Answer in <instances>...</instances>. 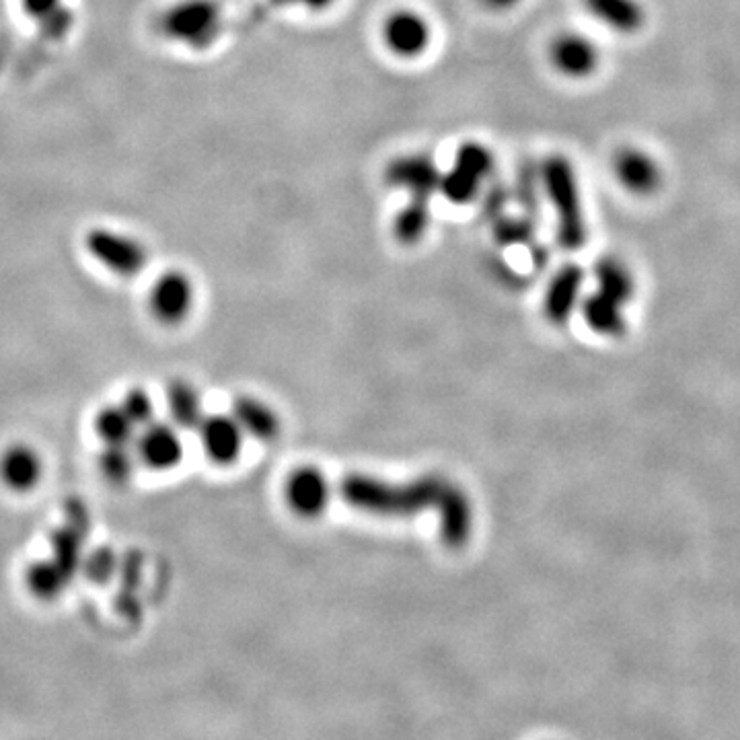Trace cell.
Wrapping results in <instances>:
<instances>
[{
  "label": "cell",
  "mask_w": 740,
  "mask_h": 740,
  "mask_svg": "<svg viewBox=\"0 0 740 740\" xmlns=\"http://www.w3.org/2000/svg\"><path fill=\"white\" fill-rule=\"evenodd\" d=\"M449 482L426 475L409 484H389L371 475H347L340 484V496L361 513L383 518H408L428 508H439Z\"/></svg>",
  "instance_id": "obj_1"
},
{
  "label": "cell",
  "mask_w": 740,
  "mask_h": 740,
  "mask_svg": "<svg viewBox=\"0 0 740 740\" xmlns=\"http://www.w3.org/2000/svg\"><path fill=\"white\" fill-rule=\"evenodd\" d=\"M539 183L556 216V237L566 251H580L589 239L578 173L568 157L549 154L539 169Z\"/></svg>",
  "instance_id": "obj_2"
},
{
  "label": "cell",
  "mask_w": 740,
  "mask_h": 740,
  "mask_svg": "<svg viewBox=\"0 0 740 740\" xmlns=\"http://www.w3.org/2000/svg\"><path fill=\"white\" fill-rule=\"evenodd\" d=\"M85 251L97 266L118 278H135L149 266V247L121 228L93 227L85 235Z\"/></svg>",
  "instance_id": "obj_3"
},
{
  "label": "cell",
  "mask_w": 740,
  "mask_h": 740,
  "mask_svg": "<svg viewBox=\"0 0 740 740\" xmlns=\"http://www.w3.org/2000/svg\"><path fill=\"white\" fill-rule=\"evenodd\" d=\"M223 15L212 0H178L161 17V30L171 42L192 50L211 47L221 35Z\"/></svg>",
  "instance_id": "obj_4"
},
{
  "label": "cell",
  "mask_w": 740,
  "mask_h": 740,
  "mask_svg": "<svg viewBox=\"0 0 740 740\" xmlns=\"http://www.w3.org/2000/svg\"><path fill=\"white\" fill-rule=\"evenodd\" d=\"M196 307V285L192 276L178 268L159 274L149 290V313L167 328L182 325Z\"/></svg>",
  "instance_id": "obj_5"
},
{
  "label": "cell",
  "mask_w": 740,
  "mask_h": 740,
  "mask_svg": "<svg viewBox=\"0 0 740 740\" xmlns=\"http://www.w3.org/2000/svg\"><path fill=\"white\" fill-rule=\"evenodd\" d=\"M380 37L385 47L399 61H418L430 50V21L414 9H395L383 21Z\"/></svg>",
  "instance_id": "obj_6"
},
{
  "label": "cell",
  "mask_w": 740,
  "mask_h": 740,
  "mask_svg": "<svg viewBox=\"0 0 740 740\" xmlns=\"http://www.w3.org/2000/svg\"><path fill=\"white\" fill-rule=\"evenodd\" d=\"M547 58L554 71L570 81H585L599 71V46L578 31H561L547 47Z\"/></svg>",
  "instance_id": "obj_7"
},
{
  "label": "cell",
  "mask_w": 740,
  "mask_h": 740,
  "mask_svg": "<svg viewBox=\"0 0 740 740\" xmlns=\"http://www.w3.org/2000/svg\"><path fill=\"white\" fill-rule=\"evenodd\" d=\"M442 171L437 161L423 152L399 154L385 167V182L395 190L406 192L409 197L432 200L439 194Z\"/></svg>",
  "instance_id": "obj_8"
},
{
  "label": "cell",
  "mask_w": 740,
  "mask_h": 740,
  "mask_svg": "<svg viewBox=\"0 0 740 740\" xmlns=\"http://www.w3.org/2000/svg\"><path fill=\"white\" fill-rule=\"evenodd\" d=\"M138 463L152 471H169L182 463L183 442L180 428L173 423L154 422L140 428L135 437Z\"/></svg>",
  "instance_id": "obj_9"
},
{
  "label": "cell",
  "mask_w": 740,
  "mask_h": 740,
  "mask_svg": "<svg viewBox=\"0 0 740 740\" xmlns=\"http://www.w3.org/2000/svg\"><path fill=\"white\" fill-rule=\"evenodd\" d=\"M613 173L621 187L634 196H652L663 185L658 161L637 147H621L613 154Z\"/></svg>",
  "instance_id": "obj_10"
},
{
  "label": "cell",
  "mask_w": 740,
  "mask_h": 740,
  "mask_svg": "<svg viewBox=\"0 0 740 740\" xmlns=\"http://www.w3.org/2000/svg\"><path fill=\"white\" fill-rule=\"evenodd\" d=\"M44 478V459L30 444H11L0 454V482L17 494L35 490Z\"/></svg>",
  "instance_id": "obj_11"
},
{
  "label": "cell",
  "mask_w": 740,
  "mask_h": 740,
  "mask_svg": "<svg viewBox=\"0 0 740 740\" xmlns=\"http://www.w3.org/2000/svg\"><path fill=\"white\" fill-rule=\"evenodd\" d=\"M582 288H585V270L576 264L561 266L545 290V318L556 325L566 323L580 304Z\"/></svg>",
  "instance_id": "obj_12"
},
{
  "label": "cell",
  "mask_w": 740,
  "mask_h": 740,
  "mask_svg": "<svg viewBox=\"0 0 740 740\" xmlns=\"http://www.w3.org/2000/svg\"><path fill=\"white\" fill-rule=\"evenodd\" d=\"M196 430L212 463L230 465L242 454L243 430L233 416H204Z\"/></svg>",
  "instance_id": "obj_13"
},
{
  "label": "cell",
  "mask_w": 740,
  "mask_h": 740,
  "mask_svg": "<svg viewBox=\"0 0 740 740\" xmlns=\"http://www.w3.org/2000/svg\"><path fill=\"white\" fill-rule=\"evenodd\" d=\"M287 502L292 513L302 518H315L330 502V485L325 475L313 468L297 469L287 482Z\"/></svg>",
  "instance_id": "obj_14"
},
{
  "label": "cell",
  "mask_w": 740,
  "mask_h": 740,
  "mask_svg": "<svg viewBox=\"0 0 740 740\" xmlns=\"http://www.w3.org/2000/svg\"><path fill=\"white\" fill-rule=\"evenodd\" d=\"M437 511L440 516L442 541L454 549L468 544L469 535L473 529V513H471L468 494L449 482Z\"/></svg>",
  "instance_id": "obj_15"
},
{
  "label": "cell",
  "mask_w": 740,
  "mask_h": 740,
  "mask_svg": "<svg viewBox=\"0 0 740 740\" xmlns=\"http://www.w3.org/2000/svg\"><path fill=\"white\" fill-rule=\"evenodd\" d=\"M590 17L620 35H634L646 25V9L640 0H582Z\"/></svg>",
  "instance_id": "obj_16"
},
{
  "label": "cell",
  "mask_w": 740,
  "mask_h": 740,
  "mask_svg": "<svg viewBox=\"0 0 740 740\" xmlns=\"http://www.w3.org/2000/svg\"><path fill=\"white\" fill-rule=\"evenodd\" d=\"M623 307L625 304L607 297L601 290H594L582 301V318L592 332L607 337H621L628 332Z\"/></svg>",
  "instance_id": "obj_17"
},
{
  "label": "cell",
  "mask_w": 740,
  "mask_h": 740,
  "mask_svg": "<svg viewBox=\"0 0 740 740\" xmlns=\"http://www.w3.org/2000/svg\"><path fill=\"white\" fill-rule=\"evenodd\" d=\"M230 416L239 423L243 435H249L254 439L274 440L280 435V418L270 406H266L256 397L245 395L235 399Z\"/></svg>",
  "instance_id": "obj_18"
},
{
  "label": "cell",
  "mask_w": 740,
  "mask_h": 740,
  "mask_svg": "<svg viewBox=\"0 0 740 740\" xmlns=\"http://www.w3.org/2000/svg\"><path fill=\"white\" fill-rule=\"evenodd\" d=\"M592 274H594V280H597V290H601L607 297L620 301L621 304H628L632 301L635 292L634 274L628 268V264L621 261L620 257H599Z\"/></svg>",
  "instance_id": "obj_19"
},
{
  "label": "cell",
  "mask_w": 740,
  "mask_h": 740,
  "mask_svg": "<svg viewBox=\"0 0 740 740\" xmlns=\"http://www.w3.org/2000/svg\"><path fill=\"white\" fill-rule=\"evenodd\" d=\"M167 408H169L175 428H180V430H196L200 422L204 420L202 397L185 380H175V383L169 385Z\"/></svg>",
  "instance_id": "obj_20"
},
{
  "label": "cell",
  "mask_w": 740,
  "mask_h": 740,
  "mask_svg": "<svg viewBox=\"0 0 740 740\" xmlns=\"http://www.w3.org/2000/svg\"><path fill=\"white\" fill-rule=\"evenodd\" d=\"M432 223L430 200L409 197L408 204L401 206L394 218V237L401 245H416L422 242Z\"/></svg>",
  "instance_id": "obj_21"
},
{
  "label": "cell",
  "mask_w": 740,
  "mask_h": 740,
  "mask_svg": "<svg viewBox=\"0 0 740 740\" xmlns=\"http://www.w3.org/2000/svg\"><path fill=\"white\" fill-rule=\"evenodd\" d=\"M93 428L104 444H132L138 432L137 423L130 420L120 404L99 409Z\"/></svg>",
  "instance_id": "obj_22"
},
{
  "label": "cell",
  "mask_w": 740,
  "mask_h": 740,
  "mask_svg": "<svg viewBox=\"0 0 740 740\" xmlns=\"http://www.w3.org/2000/svg\"><path fill=\"white\" fill-rule=\"evenodd\" d=\"M21 13L50 33H66L73 15L66 0H19Z\"/></svg>",
  "instance_id": "obj_23"
},
{
  "label": "cell",
  "mask_w": 740,
  "mask_h": 740,
  "mask_svg": "<svg viewBox=\"0 0 740 740\" xmlns=\"http://www.w3.org/2000/svg\"><path fill=\"white\" fill-rule=\"evenodd\" d=\"M453 167L485 183L496 169V159L492 149L485 147L484 142L468 140L454 152Z\"/></svg>",
  "instance_id": "obj_24"
},
{
  "label": "cell",
  "mask_w": 740,
  "mask_h": 740,
  "mask_svg": "<svg viewBox=\"0 0 740 740\" xmlns=\"http://www.w3.org/2000/svg\"><path fill=\"white\" fill-rule=\"evenodd\" d=\"M137 465V453L132 451V444H106L104 453L99 457V469L104 478L116 485L130 482Z\"/></svg>",
  "instance_id": "obj_25"
},
{
  "label": "cell",
  "mask_w": 740,
  "mask_h": 740,
  "mask_svg": "<svg viewBox=\"0 0 740 740\" xmlns=\"http://www.w3.org/2000/svg\"><path fill=\"white\" fill-rule=\"evenodd\" d=\"M482 185L484 182H480L478 178L451 165L449 171H442L439 194H442L444 200H449L454 206H469L482 194Z\"/></svg>",
  "instance_id": "obj_26"
},
{
  "label": "cell",
  "mask_w": 740,
  "mask_h": 740,
  "mask_svg": "<svg viewBox=\"0 0 740 740\" xmlns=\"http://www.w3.org/2000/svg\"><path fill=\"white\" fill-rule=\"evenodd\" d=\"M120 406L130 416V420L137 423L138 430L154 420V404H152L151 395L144 389H130L124 395Z\"/></svg>",
  "instance_id": "obj_27"
},
{
  "label": "cell",
  "mask_w": 740,
  "mask_h": 740,
  "mask_svg": "<svg viewBox=\"0 0 740 740\" xmlns=\"http://www.w3.org/2000/svg\"><path fill=\"white\" fill-rule=\"evenodd\" d=\"M533 230L529 223L523 221H502L496 228V237L504 245H516V243L529 242Z\"/></svg>",
  "instance_id": "obj_28"
},
{
  "label": "cell",
  "mask_w": 740,
  "mask_h": 740,
  "mask_svg": "<svg viewBox=\"0 0 740 740\" xmlns=\"http://www.w3.org/2000/svg\"><path fill=\"white\" fill-rule=\"evenodd\" d=\"M272 2L278 7H299V9H307V11H313V13L328 11L330 7L335 4V0H272Z\"/></svg>",
  "instance_id": "obj_29"
},
{
  "label": "cell",
  "mask_w": 740,
  "mask_h": 740,
  "mask_svg": "<svg viewBox=\"0 0 740 740\" xmlns=\"http://www.w3.org/2000/svg\"><path fill=\"white\" fill-rule=\"evenodd\" d=\"M480 2L494 13H506V11H513L514 7H518L523 0H480Z\"/></svg>",
  "instance_id": "obj_30"
}]
</instances>
